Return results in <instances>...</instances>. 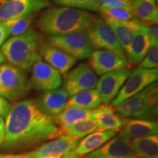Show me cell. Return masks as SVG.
<instances>
[{
    "label": "cell",
    "mask_w": 158,
    "mask_h": 158,
    "mask_svg": "<svg viewBox=\"0 0 158 158\" xmlns=\"http://www.w3.org/2000/svg\"><path fill=\"white\" fill-rule=\"evenodd\" d=\"M59 136L54 118L41 111L35 100H24L11 106L6 116L2 148L6 151L29 149Z\"/></svg>",
    "instance_id": "obj_1"
},
{
    "label": "cell",
    "mask_w": 158,
    "mask_h": 158,
    "mask_svg": "<svg viewBox=\"0 0 158 158\" xmlns=\"http://www.w3.org/2000/svg\"><path fill=\"white\" fill-rule=\"evenodd\" d=\"M97 19L89 12L67 7L46 9L37 19L40 30L49 35H63L86 31Z\"/></svg>",
    "instance_id": "obj_2"
},
{
    "label": "cell",
    "mask_w": 158,
    "mask_h": 158,
    "mask_svg": "<svg viewBox=\"0 0 158 158\" xmlns=\"http://www.w3.org/2000/svg\"><path fill=\"white\" fill-rule=\"evenodd\" d=\"M43 45L40 35L35 29L29 28L23 34L13 36L5 41L1 51L9 64L29 71L41 59L40 49Z\"/></svg>",
    "instance_id": "obj_3"
},
{
    "label": "cell",
    "mask_w": 158,
    "mask_h": 158,
    "mask_svg": "<svg viewBox=\"0 0 158 158\" xmlns=\"http://www.w3.org/2000/svg\"><path fill=\"white\" fill-rule=\"evenodd\" d=\"M116 114L123 118L155 121L158 114L157 81L114 108Z\"/></svg>",
    "instance_id": "obj_4"
},
{
    "label": "cell",
    "mask_w": 158,
    "mask_h": 158,
    "mask_svg": "<svg viewBox=\"0 0 158 158\" xmlns=\"http://www.w3.org/2000/svg\"><path fill=\"white\" fill-rule=\"evenodd\" d=\"M31 88L24 70L10 64L0 65V96L17 101L25 98Z\"/></svg>",
    "instance_id": "obj_5"
},
{
    "label": "cell",
    "mask_w": 158,
    "mask_h": 158,
    "mask_svg": "<svg viewBox=\"0 0 158 158\" xmlns=\"http://www.w3.org/2000/svg\"><path fill=\"white\" fill-rule=\"evenodd\" d=\"M48 43L56 47L76 59L90 58L94 51L86 31H76L63 35H50Z\"/></svg>",
    "instance_id": "obj_6"
},
{
    "label": "cell",
    "mask_w": 158,
    "mask_h": 158,
    "mask_svg": "<svg viewBox=\"0 0 158 158\" xmlns=\"http://www.w3.org/2000/svg\"><path fill=\"white\" fill-rule=\"evenodd\" d=\"M157 78L158 69H145L138 67L131 71V73L112 101V106L116 107L124 100L157 81Z\"/></svg>",
    "instance_id": "obj_7"
},
{
    "label": "cell",
    "mask_w": 158,
    "mask_h": 158,
    "mask_svg": "<svg viewBox=\"0 0 158 158\" xmlns=\"http://www.w3.org/2000/svg\"><path fill=\"white\" fill-rule=\"evenodd\" d=\"M86 33L94 49L110 51L122 57L126 56L114 31L102 19L97 17Z\"/></svg>",
    "instance_id": "obj_8"
},
{
    "label": "cell",
    "mask_w": 158,
    "mask_h": 158,
    "mask_svg": "<svg viewBox=\"0 0 158 158\" xmlns=\"http://www.w3.org/2000/svg\"><path fill=\"white\" fill-rule=\"evenodd\" d=\"M98 79L94 71L88 63H81L64 74V88L71 97L82 91L93 89Z\"/></svg>",
    "instance_id": "obj_9"
},
{
    "label": "cell",
    "mask_w": 158,
    "mask_h": 158,
    "mask_svg": "<svg viewBox=\"0 0 158 158\" xmlns=\"http://www.w3.org/2000/svg\"><path fill=\"white\" fill-rule=\"evenodd\" d=\"M31 87L43 92L56 89L62 84V78L58 70L49 65L42 58L38 59L31 68L29 80Z\"/></svg>",
    "instance_id": "obj_10"
},
{
    "label": "cell",
    "mask_w": 158,
    "mask_h": 158,
    "mask_svg": "<svg viewBox=\"0 0 158 158\" xmlns=\"http://www.w3.org/2000/svg\"><path fill=\"white\" fill-rule=\"evenodd\" d=\"M50 5L48 0H0V22L35 14Z\"/></svg>",
    "instance_id": "obj_11"
},
{
    "label": "cell",
    "mask_w": 158,
    "mask_h": 158,
    "mask_svg": "<svg viewBox=\"0 0 158 158\" xmlns=\"http://www.w3.org/2000/svg\"><path fill=\"white\" fill-rule=\"evenodd\" d=\"M81 138L67 135L43 143L27 153L28 158H58L73 152Z\"/></svg>",
    "instance_id": "obj_12"
},
{
    "label": "cell",
    "mask_w": 158,
    "mask_h": 158,
    "mask_svg": "<svg viewBox=\"0 0 158 158\" xmlns=\"http://www.w3.org/2000/svg\"><path fill=\"white\" fill-rule=\"evenodd\" d=\"M130 73L129 68H124L101 76L96 87L102 103L108 105L113 101Z\"/></svg>",
    "instance_id": "obj_13"
},
{
    "label": "cell",
    "mask_w": 158,
    "mask_h": 158,
    "mask_svg": "<svg viewBox=\"0 0 158 158\" xmlns=\"http://www.w3.org/2000/svg\"><path fill=\"white\" fill-rule=\"evenodd\" d=\"M89 64L94 73L99 76L130 68L126 57H122L107 50L94 51L90 56Z\"/></svg>",
    "instance_id": "obj_14"
},
{
    "label": "cell",
    "mask_w": 158,
    "mask_h": 158,
    "mask_svg": "<svg viewBox=\"0 0 158 158\" xmlns=\"http://www.w3.org/2000/svg\"><path fill=\"white\" fill-rule=\"evenodd\" d=\"M70 96L64 87L47 91L35 100L37 107L47 115H58L66 107Z\"/></svg>",
    "instance_id": "obj_15"
},
{
    "label": "cell",
    "mask_w": 158,
    "mask_h": 158,
    "mask_svg": "<svg viewBox=\"0 0 158 158\" xmlns=\"http://www.w3.org/2000/svg\"><path fill=\"white\" fill-rule=\"evenodd\" d=\"M40 56L45 62L58 70L60 74L64 75L68 73L77 62L76 59L68 53L48 43H43L40 49Z\"/></svg>",
    "instance_id": "obj_16"
},
{
    "label": "cell",
    "mask_w": 158,
    "mask_h": 158,
    "mask_svg": "<svg viewBox=\"0 0 158 158\" xmlns=\"http://www.w3.org/2000/svg\"><path fill=\"white\" fill-rule=\"evenodd\" d=\"M120 135L131 139L139 137L157 135L158 123L156 121L122 118Z\"/></svg>",
    "instance_id": "obj_17"
},
{
    "label": "cell",
    "mask_w": 158,
    "mask_h": 158,
    "mask_svg": "<svg viewBox=\"0 0 158 158\" xmlns=\"http://www.w3.org/2000/svg\"><path fill=\"white\" fill-rule=\"evenodd\" d=\"M100 158H134L130 147V140L119 135L106 142L104 146L96 149Z\"/></svg>",
    "instance_id": "obj_18"
},
{
    "label": "cell",
    "mask_w": 158,
    "mask_h": 158,
    "mask_svg": "<svg viewBox=\"0 0 158 158\" xmlns=\"http://www.w3.org/2000/svg\"><path fill=\"white\" fill-rule=\"evenodd\" d=\"M97 109L87 110L76 107H66L58 115L54 116V121L59 128L60 136L62 132L78 122L94 119Z\"/></svg>",
    "instance_id": "obj_19"
},
{
    "label": "cell",
    "mask_w": 158,
    "mask_h": 158,
    "mask_svg": "<svg viewBox=\"0 0 158 158\" xmlns=\"http://www.w3.org/2000/svg\"><path fill=\"white\" fill-rule=\"evenodd\" d=\"M102 19L110 27L124 53L127 54L133 39L134 31L138 27V22L135 18L128 21H117L104 16H102Z\"/></svg>",
    "instance_id": "obj_20"
},
{
    "label": "cell",
    "mask_w": 158,
    "mask_h": 158,
    "mask_svg": "<svg viewBox=\"0 0 158 158\" xmlns=\"http://www.w3.org/2000/svg\"><path fill=\"white\" fill-rule=\"evenodd\" d=\"M116 135V132L106 130V131H95L89 134L87 136L83 138L79 142L74 153L77 157L87 155L91 152L95 151L96 149L101 147L103 144Z\"/></svg>",
    "instance_id": "obj_21"
},
{
    "label": "cell",
    "mask_w": 158,
    "mask_h": 158,
    "mask_svg": "<svg viewBox=\"0 0 158 158\" xmlns=\"http://www.w3.org/2000/svg\"><path fill=\"white\" fill-rule=\"evenodd\" d=\"M136 20V19H135ZM137 21V20H136ZM138 22V21H137ZM138 27L134 31L133 39L127 52L129 64H140L147 54L151 42L138 22Z\"/></svg>",
    "instance_id": "obj_22"
},
{
    "label": "cell",
    "mask_w": 158,
    "mask_h": 158,
    "mask_svg": "<svg viewBox=\"0 0 158 158\" xmlns=\"http://www.w3.org/2000/svg\"><path fill=\"white\" fill-rule=\"evenodd\" d=\"M94 119L99 131L119 132L122 127V118L116 114L112 105H102L97 108Z\"/></svg>",
    "instance_id": "obj_23"
},
{
    "label": "cell",
    "mask_w": 158,
    "mask_h": 158,
    "mask_svg": "<svg viewBox=\"0 0 158 158\" xmlns=\"http://www.w3.org/2000/svg\"><path fill=\"white\" fill-rule=\"evenodd\" d=\"M130 147L135 157L152 158L158 153L157 135L133 138L130 141Z\"/></svg>",
    "instance_id": "obj_24"
},
{
    "label": "cell",
    "mask_w": 158,
    "mask_h": 158,
    "mask_svg": "<svg viewBox=\"0 0 158 158\" xmlns=\"http://www.w3.org/2000/svg\"><path fill=\"white\" fill-rule=\"evenodd\" d=\"M131 11L138 21L157 23L158 10L155 0H131Z\"/></svg>",
    "instance_id": "obj_25"
},
{
    "label": "cell",
    "mask_w": 158,
    "mask_h": 158,
    "mask_svg": "<svg viewBox=\"0 0 158 158\" xmlns=\"http://www.w3.org/2000/svg\"><path fill=\"white\" fill-rule=\"evenodd\" d=\"M101 103L102 102L98 90L93 89L82 91L70 97L66 107H76L83 109L94 110L100 107Z\"/></svg>",
    "instance_id": "obj_26"
},
{
    "label": "cell",
    "mask_w": 158,
    "mask_h": 158,
    "mask_svg": "<svg viewBox=\"0 0 158 158\" xmlns=\"http://www.w3.org/2000/svg\"><path fill=\"white\" fill-rule=\"evenodd\" d=\"M36 15L29 14L15 18L2 22L10 35L16 36L23 34L30 28L31 24L35 19Z\"/></svg>",
    "instance_id": "obj_27"
},
{
    "label": "cell",
    "mask_w": 158,
    "mask_h": 158,
    "mask_svg": "<svg viewBox=\"0 0 158 158\" xmlns=\"http://www.w3.org/2000/svg\"><path fill=\"white\" fill-rule=\"evenodd\" d=\"M98 130L95 119H89L75 124L62 132V135H67L82 138Z\"/></svg>",
    "instance_id": "obj_28"
},
{
    "label": "cell",
    "mask_w": 158,
    "mask_h": 158,
    "mask_svg": "<svg viewBox=\"0 0 158 158\" xmlns=\"http://www.w3.org/2000/svg\"><path fill=\"white\" fill-rule=\"evenodd\" d=\"M56 5L61 7H71L79 10H86L89 11L98 12L100 5L96 0H52Z\"/></svg>",
    "instance_id": "obj_29"
},
{
    "label": "cell",
    "mask_w": 158,
    "mask_h": 158,
    "mask_svg": "<svg viewBox=\"0 0 158 158\" xmlns=\"http://www.w3.org/2000/svg\"><path fill=\"white\" fill-rule=\"evenodd\" d=\"M99 12L101 16L107 17L109 19L117 20V21H128L134 19L133 14L131 10L122 8H109L100 6Z\"/></svg>",
    "instance_id": "obj_30"
},
{
    "label": "cell",
    "mask_w": 158,
    "mask_h": 158,
    "mask_svg": "<svg viewBox=\"0 0 158 158\" xmlns=\"http://www.w3.org/2000/svg\"><path fill=\"white\" fill-rule=\"evenodd\" d=\"M141 68L157 69L158 68V43H152L147 54L140 63Z\"/></svg>",
    "instance_id": "obj_31"
},
{
    "label": "cell",
    "mask_w": 158,
    "mask_h": 158,
    "mask_svg": "<svg viewBox=\"0 0 158 158\" xmlns=\"http://www.w3.org/2000/svg\"><path fill=\"white\" fill-rule=\"evenodd\" d=\"M137 20V19H136ZM137 21L139 23L140 27L143 29L145 34L147 35L150 42L158 43V26L157 23L151 22H142V21Z\"/></svg>",
    "instance_id": "obj_32"
},
{
    "label": "cell",
    "mask_w": 158,
    "mask_h": 158,
    "mask_svg": "<svg viewBox=\"0 0 158 158\" xmlns=\"http://www.w3.org/2000/svg\"><path fill=\"white\" fill-rule=\"evenodd\" d=\"M98 5L109 8H122L131 10V0H96Z\"/></svg>",
    "instance_id": "obj_33"
},
{
    "label": "cell",
    "mask_w": 158,
    "mask_h": 158,
    "mask_svg": "<svg viewBox=\"0 0 158 158\" xmlns=\"http://www.w3.org/2000/svg\"><path fill=\"white\" fill-rule=\"evenodd\" d=\"M11 108L10 104L6 99L0 96V116L6 117Z\"/></svg>",
    "instance_id": "obj_34"
},
{
    "label": "cell",
    "mask_w": 158,
    "mask_h": 158,
    "mask_svg": "<svg viewBox=\"0 0 158 158\" xmlns=\"http://www.w3.org/2000/svg\"><path fill=\"white\" fill-rule=\"evenodd\" d=\"M10 36L8 31L2 22H0V46L3 45L7 37Z\"/></svg>",
    "instance_id": "obj_35"
},
{
    "label": "cell",
    "mask_w": 158,
    "mask_h": 158,
    "mask_svg": "<svg viewBox=\"0 0 158 158\" xmlns=\"http://www.w3.org/2000/svg\"><path fill=\"white\" fill-rule=\"evenodd\" d=\"M5 135V122L4 118L0 116V147L2 146Z\"/></svg>",
    "instance_id": "obj_36"
},
{
    "label": "cell",
    "mask_w": 158,
    "mask_h": 158,
    "mask_svg": "<svg viewBox=\"0 0 158 158\" xmlns=\"http://www.w3.org/2000/svg\"><path fill=\"white\" fill-rule=\"evenodd\" d=\"M0 158H28L27 154H0Z\"/></svg>",
    "instance_id": "obj_37"
},
{
    "label": "cell",
    "mask_w": 158,
    "mask_h": 158,
    "mask_svg": "<svg viewBox=\"0 0 158 158\" xmlns=\"http://www.w3.org/2000/svg\"><path fill=\"white\" fill-rule=\"evenodd\" d=\"M58 158H78V157H77V156L75 155L74 152H72L67 154V155L62 156V157H58Z\"/></svg>",
    "instance_id": "obj_38"
},
{
    "label": "cell",
    "mask_w": 158,
    "mask_h": 158,
    "mask_svg": "<svg viewBox=\"0 0 158 158\" xmlns=\"http://www.w3.org/2000/svg\"><path fill=\"white\" fill-rule=\"evenodd\" d=\"M83 158H100V157H99L98 155H97V154L95 153V152L93 151L92 152L89 153L88 155H86V157H84Z\"/></svg>",
    "instance_id": "obj_39"
},
{
    "label": "cell",
    "mask_w": 158,
    "mask_h": 158,
    "mask_svg": "<svg viewBox=\"0 0 158 158\" xmlns=\"http://www.w3.org/2000/svg\"><path fill=\"white\" fill-rule=\"evenodd\" d=\"M5 62V57H4L3 54H2V52H1V51H0V64H2V63H4Z\"/></svg>",
    "instance_id": "obj_40"
},
{
    "label": "cell",
    "mask_w": 158,
    "mask_h": 158,
    "mask_svg": "<svg viewBox=\"0 0 158 158\" xmlns=\"http://www.w3.org/2000/svg\"><path fill=\"white\" fill-rule=\"evenodd\" d=\"M134 158H137V157H134ZM152 158H157V157H152Z\"/></svg>",
    "instance_id": "obj_41"
}]
</instances>
